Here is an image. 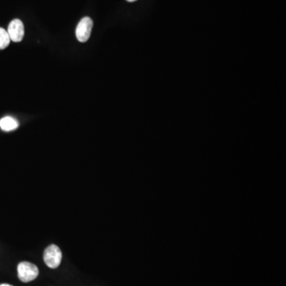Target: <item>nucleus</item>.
I'll list each match as a JSON object with an SVG mask.
<instances>
[{
    "label": "nucleus",
    "mask_w": 286,
    "mask_h": 286,
    "mask_svg": "<svg viewBox=\"0 0 286 286\" xmlns=\"http://www.w3.org/2000/svg\"><path fill=\"white\" fill-rule=\"evenodd\" d=\"M39 270L36 265L29 262H20L17 266V275L20 281L25 283L32 282L37 278Z\"/></svg>",
    "instance_id": "f257e3e1"
},
{
    "label": "nucleus",
    "mask_w": 286,
    "mask_h": 286,
    "mask_svg": "<svg viewBox=\"0 0 286 286\" xmlns=\"http://www.w3.org/2000/svg\"><path fill=\"white\" fill-rule=\"evenodd\" d=\"M44 262L51 269H56L61 265L62 253L57 245L49 246L44 252Z\"/></svg>",
    "instance_id": "f03ea898"
},
{
    "label": "nucleus",
    "mask_w": 286,
    "mask_h": 286,
    "mask_svg": "<svg viewBox=\"0 0 286 286\" xmlns=\"http://www.w3.org/2000/svg\"><path fill=\"white\" fill-rule=\"evenodd\" d=\"M93 21L89 17H84L81 20L77 25L76 30V35L79 42H86L89 39L90 35L92 33Z\"/></svg>",
    "instance_id": "7ed1b4c3"
},
{
    "label": "nucleus",
    "mask_w": 286,
    "mask_h": 286,
    "mask_svg": "<svg viewBox=\"0 0 286 286\" xmlns=\"http://www.w3.org/2000/svg\"><path fill=\"white\" fill-rule=\"evenodd\" d=\"M11 41L15 42H20L23 39L25 34L24 25L19 19H14L11 21L8 26L7 31Z\"/></svg>",
    "instance_id": "20e7f679"
},
{
    "label": "nucleus",
    "mask_w": 286,
    "mask_h": 286,
    "mask_svg": "<svg viewBox=\"0 0 286 286\" xmlns=\"http://www.w3.org/2000/svg\"><path fill=\"white\" fill-rule=\"evenodd\" d=\"M19 124L16 118L7 116L0 120V128L4 131H11L17 129Z\"/></svg>",
    "instance_id": "39448f33"
},
{
    "label": "nucleus",
    "mask_w": 286,
    "mask_h": 286,
    "mask_svg": "<svg viewBox=\"0 0 286 286\" xmlns=\"http://www.w3.org/2000/svg\"><path fill=\"white\" fill-rule=\"evenodd\" d=\"M11 42V38L6 30L0 27V50L7 48Z\"/></svg>",
    "instance_id": "423d86ee"
},
{
    "label": "nucleus",
    "mask_w": 286,
    "mask_h": 286,
    "mask_svg": "<svg viewBox=\"0 0 286 286\" xmlns=\"http://www.w3.org/2000/svg\"><path fill=\"white\" fill-rule=\"evenodd\" d=\"M0 286H11V285H9V284H2V285H0Z\"/></svg>",
    "instance_id": "0eeeda50"
},
{
    "label": "nucleus",
    "mask_w": 286,
    "mask_h": 286,
    "mask_svg": "<svg viewBox=\"0 0 286 286\" xmlns=\"http://www.w3.org/2000/svg\"><path fill=\"white\" fill-rule=\"evenodd\" d=\"M128 2H135V1H137V0H127Z\"/></svg>",
    "instance_id": "6e6552de"
}]
</instances>
